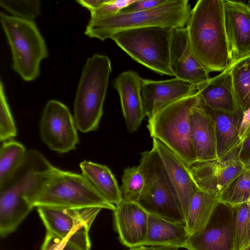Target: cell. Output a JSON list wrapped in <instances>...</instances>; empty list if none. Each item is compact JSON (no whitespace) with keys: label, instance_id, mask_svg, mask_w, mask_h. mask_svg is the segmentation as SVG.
<instances>
[{"label":"cell","instance_id":"44","mask_svg":"<svg viewBox=\"0 0 250 250\" xmlns=\"http://www.w3.org/2000/svg\"><path fill=\"white\" fill-rule=\"evenodd\" d=\"M250 203V202H249Z\"/></svg>","mask_w":250,"mask_h":250},{"label":"cell","instance_id":"9","mask_svg":"<svg viewBox=\"0 0 250 250\" xmlns=\"http://www.w3.org/2000/svg\"><path fill=\"white\" fill-rule=\"evenodd\" d=\"M42 141L60 153L75 149L79 137L73 116L63 103L50 100L46 104L39 124Z\"/></svg>","mask_w":250,"mask_h":250},{"label":"cell","instance_id":"26","mask_svg":"<svg viewBox=\"0 0 250 250\" xmlns=\"http://www.w3.org/2000/svg\"><path fill=\"white\" fill-rule=\"evenodd\" d=\"M250 196V166H245L218 195L219 202L234 206L247 202Z\"/></svg>","mask_w":250,"mask_h":250},{"label":"cell","instance_id":"23","mask_svg":"<svg viewBox=\"0 0 250 250\" xmlns=\"http://www.w3.org/2000/svg\"><path fill=\"white\" fill-rule=\"evenodd\" d=\"M82 174L107 201L114 205L123 201L117 181L106 166L84 161L80 164Z\"/></svg>","mask_w":250,"mask_h":250},{"label":"cell","instance_id":"33","mask_svg":"<svg viewBox=\"0 0 250 250\" xmlns=\"http://www.w3.org/2000/svg\"><path fill=\"white\" fill-rule=\"evenodd\" d=\"M89 229L83 228L78 230L69 239L62 250H90Z\"/></svg>","mask_w":250,"mask_h":250},{"label":"cell","instance_id":"22","mask_svg":"<svg viewBox=\"0 0 250 250\" xmlns=\"http://www.w3.org/2000/svg\"><path fill=\"white\" fill-rule=\"evenodd\" d=\"M189 236L185 224L148 214L147 233L142 246L186 248Z\"/></svg>","mask_w":250,"mask_h":250},{"label":"cell","instance_id":"35","mask_svg":"<svg viewBox=\"0 0 250 250\" xmlns=\"http://www.w3.org/2000/svg\"><path fill=\"white\" fill-rule=\"evenodd\" d=\"M166 0H135L132 4L120 11L121 13H131L145 11L157 7Z\"/></svg>","mask_w":250,"mask_h":250},{"label":"cell","instance_id":"7","mask_svg":"<svg viewBox=\"0 0 250 250\" xmlns=\"http://www.w3.org/2000/svg\"><path fill=\"white\" fill-rule=\"evenodd\" d=\"M172 29L161 26L130 29L110 39L138 63L161 75L174 76L169 64Z\"/></svg>","mask_w":250,"mask_h":250},{"label":"cell","instance_id":"43","mask_svg":"<svg viewBox=\"0 0 250 250\" xmlns=\"http://www.w3.org/2000/svg\"><path fill=\"white\" fill-rule=\"evenodd\" d=\"M249 250H250V246H249Z\"/></svg>","mask_w":250,"mask_h":250},{"label":"cell","instance_id":"42","mask_svg":"<svg viewBox=\"0 0 250 250\" xmlns=\"http://www.w3.org/2000/svg\"><path fill=\"white\" fill-rule=\"evenodd\" d=\"M248 202H250V196Z\"/></svg>","mask_w":250,"mask_h":250},{"label":"cell","instance_id":"30","mask_svg":"<svg viewBox=\"0 0 250 250\" xmlns=\"http://www.w3.org/2000/svg\"><path fill=\"white\" fill-rule=\"evenodd\" d=\"M0 5L13 16L33 21L40 15L41 3L40 0H0Z\"/></svg>","mask_w":250,"mask_h":250},{"label":"cell","instance_id":"29","mask_svg":"<svg viewBox=\"0 0 250 250\" xmlns=\"http://www.w3.org/2000/svg\"><path fill=\"white\" fill-rule=\"evenodd\" d=\"M122 183L120 189L123 200L137 203L144 186V179L139 166L125 168Z\"/></svg>","mask_w":250,"mask_h":250},{"label":"cell","instance_id":"11","mask_svg":"<svg viewBox=\"0 0 250 250\" xmlns=\"http://www.w3.org/2000/svg\"><path fill=\"white\" fill-rule=\"evenodd\" d=\"M241 146H239L221 159L196 161L188 165L190 174L198 188L218 196L245 167L240 159Z\"/></svg>","mask_w":250,"mask_h":250},{"label":"cell","instance_id":"6","mask_svg":"<svg viewBox=\"0 0 250 250\" xmlns=\"http://www.w3.org/2000/svg\"><path fill=\"white\" fill-rule=\"evenodd\" d=\"M144 186L137 203L148 214L186 225L173 186L156 149L141 153Z\"/></svg>","mask_w":250,"mask_h":250},{"label":"cell","instance_id":"13","mask_svg":"<svg viewBox=\"0 0 250 250\" xmlns=\"http://www.w3.org/2000/svg\"><path fill=\"white\" fill-rule=\"evenodd\" d=\"M157 151L173 186L185 223L190 202L199 189L194 181L188 165L162 141L153 138Z\"/></svg>","mask_w":250,"mask_h":250},{"label":"cell","instance_id":"5","mask_svg":"<svg viewBox=\"0 0 250 250\" xmlns=\"http://www.w3.org/2000/svg\"><path fill=\"white\" fill-rule=\"evenodd\" d=\"M198 93L178 100L164 107L148 120L147 129L188 165L197 161L190 135V114L198 104Z\"/></svg>","mask_w":250,"mask_h":250},{"label":"cell","instance_id":"41","mask_svg":"<svg viewBox=\"0 0 250 250\" xmlns=\"http://www.w3.org/2000/svg\"><path fill=\"white\" fill-rule=\"evenodd\" d=\"M248 4H248V5H249H249H250V0H249V2H248Z\"/></svg>","mask_w":250,"mask_h":250},{"label":"cell","instance_id":"20","mask_svg":"<svg viewBox=\"0 0 250 250\" xmlns=\"http://www.w3.org/2000/svg\"><path fill=\"white\" fill-rule=\"evenodd\" d=\"M190 135L197 161L217 159L214 123L199 103L191 110Z\"/></svg>","mask_w":250,"mask_h":250},{"label":"cell","instance_id":"24","mask_svg":"<svg viewBox=\"0 0 250 250\" xmlns=\"http://www.w3.org/2000/svg\"><path fill=\"white\" fill-rule=\"evenodd\" d=\"M219 202L218 196L198 189L189 204L186 226L189 235L203 229Z\"/></svg>","mask_w":250,"mask_h":250},{"label":"cell","instance_id":"38","mask_svg":"<svg viewBox=\"0 0 250 250\" xmlns=\"http://www.w3.org/2000/svg\"><path fill=\"white\" fill-rule=\"evenodd\" d=\"M179 248L167 246H143V250H178Z\"/></svg>","mask_w":250,"mask_h":250},{"label":"cell","instance_id":"17","mask_svg":"<svg viewBox=\"0 0 250 250\" xmlns=\"http://www.w3.org/2000/svg\"><path fill=\"white\" fill-rule=\"evenodd\" d=\"M101 209L99 208L82 209L37 208V211L46 231L62 238H66L81 229H90Z\"/></svg>","mask_w":250,"mask_h":250},{"label":"cell","instance_id":"37","mask_svg":"<svg viewBox=\"0 0 250 250\" xmlns=\"http://www.w3.org/2000/svg\"><path fill=\"white\" fill-rule=\"evenodd\" d=\"M107 0H78L76 1L92 12L99 8Z\"/></svg>","mask_w":250,"mask_h":250},{"label":"cell","instance_id":"36","mask_svg":"<svg viewBox=\"0 0 250 250\" xmlns=\"http://www.w3.org/2000/svg\"><path fill=\"white\" fill-rule=\"evenodd\" d=\"M240 159L245 166H250V129L246 138L242 143Z\"/></svg>","mask_w":250,"mask_h":250},{"label":"cell","instance_id":"10","mask_svg":"<svg viewBox=\"0 0 250 250\" xmlns=\"http://www.w3.org/2000/svg\"><path fill=\"white\" fill-rule=\"evenodd\" d=\"M188 250H234L232 206L218 202L205 226L189 235Z\"/></svg>","mask_w":250,"mask_h":250},{"label":"cell","instance_id":"40","mask_svg":"<svg viewBox=\"0 0 250 250\" xmlns=\"http://www.w3.org/2000/svg\"><path fill=\"white\" fill-rule=\"evenodd\" d=\"M249 247H248L247 248H246V249L244 250H249Z\"/></svg>","mask_w":250,"mask_h":250},{"label":"cell","instance_id":"4","mask_svg":"<svg viewBox=\"0 0 250 250\" xmlns=\"http://www.w3.org/2000/svg\"><path fill=\"white\" fill-rule=\"evenodd\" d=\"M190 5L188 0H166L153 8L139 12L121 13L93 22H88L85 34L104 41L115 33L130 29L161 26L184 27L188 20Z\"/></svg>","mask_w":250,"mask_h":250},{"label":"cell","instance_id":"21","mask_svg":"<svg viewBox=\"0 0 250 250\" xmlns=\"http://www.w3.org/2000/svg\"><path fill=\"white\" fill-rule=\"evenodd\" d=\"M199 104L214 121L217 159H221L242 145L239 130L244 112L241 110L233 113L214 110L204 105L200 101Z\"/></svg>","mask_w":250,"mask_h":250},{"label":"cell","instance_id":"31","mask_svg":"<svg viewBox=\"0 0 250 250\" xmlns=\"http://www.w3.org/2000/svg\"><path fill=\"white\" fill-rule=\"evenodd\" d=\"M17 129L12 115L2 82L0 83V140L5 142L17 136Z\"/></svg>","mask_w":250,"mask_h":250},{"label":"cell","instance_id":"27","mask_svg":"<svg viewBox=\"0 0 250 250\" xmlns=\"http://www.w3.org/2000/svg\"><path fill=\"white\" fill-rule=\"evenodd\" d=\"M27 150L21 143L9 140L0 148V186L3 185L20 166Z\"/></svg>","mask_w":250,"mask_h":250},{"label":"cell","instance_id":"16","mask_svg":"<svg viewBox=\"0 0 250 250\" xmlns=\"http://www.w3.org/2000/svg\"><path fill=\"white\" fill-rule=\"evenodd\" d=\"M116 207L114 225L121 243L130 249L142 246L147 233L148 213L136 202L123 200Z\"/></svg>","mask_w":250,"mask_h":250},{"label":"cell","instance_id":"39","mask_svg":"<svg viewBox=\"0 0 250 250\" xmlns=\"http://www.w3.org/2000/svg\"><path fill=\"white\" fill-rule=\"evenodd\" d=\"M128 250H143V246L130 249Z\"/></svg>","mask_w":250,"mask_h":250},{"label":"cell","instance_id":"15","mask_svg":"<svg viewBox=\"0 0 250 250\" xmlns=\"http://www.w3.org/2000/svg\"><path fill=\"white\" fill-rule=\"evenodd\" d=\"M196 92V86L177 78L164 81L143 79L141 95L145 115L149 119L168 104Z\"/></svg>","mask_w":250,"mask_h":250},{"label":"cell","instance_id":"2","mask_svg":"<svg viewBox=\"0 0 250 250\" xmlns=\"http://www.w3.org/2000/svg\"><path fill=\"white\" fill-rule=\"evenodd\" d=\"M33 208L82 209L99 208L113 211L116 206L107 201L81 174L53 166L30 203Z\"/></svg>","mask_w":250,"mask_h":250},{"label":"cell","instance_id":"3","mask_svg":"<svg viewBox=\"0 0 250 250\" xmlns=\"http://www.w3.org/2000/svg\"><path fill=\"white\" fill-rule=\"evenodd\" d=\"M111 71L109 59L102 54L88 58L83 66L73 107L74 121L80 131L86 133L98 128Z\"/></svg>","mask_w":250,"mask_h":250},{"label":"cell","instance_id":"12","mask_svg":"<svg viewBox=\"0 0 250 250\" xmlns=\"http://www.w3.org/2000/svg\"><path fill=\"white\" fill-rule=\"evenodd\" d=\"M169 64L173 76L197 86L210 78L209 72L192 54L187 27L171 31Z\"/></svg>","mask_w":250,"mask_h":250},{"label":"cell","instance_id":"28","mask_svg":"<svg viewBox=\"0 0 250 250\" xmlns=\"http://www.w3.org/2000/svg\"><path fill=\"white\" fill-rule=\"evenodd\" d=\"M234 216L235 249L244 250L250 246V203L232 206Z\"/></svg>","mask_w":250,"mask_h":250},{"label":"cell","instance_id":"32","mask_svg":"<svg viewBox=\"0 0 250 250\" xmlns=\"http://www.w3.org/2000/svg\"><path fill=\"white\" fill-rule=\"evenodd\" d=\"M135 0H107L99 8L91 12L89 22L97 21L119 13Z\"/></svg>","mask_w":250,"mask_h":250},{"label":"cell","instance_id":"19","mask_svg":"<svg viewBox=\"0 0 250 250\" xmlns=\"http://www.w3.org/2000/svg\"><path fill=\"white\" fill-rule=\"evenodd\" d=\"M231 64L220 74L196 86L202 104L214 110L229 113L240 110L233 88Z\"/></svg>","mask_w":250,"mask_h":250},{"label":"cell","instance_id":"14","mask_svg":"<svg viewBox=\"0 0 250 250\" xmlns=\"http://www.w3.org/2000/svg\"><path fill=\"white\" fill-rule=\"evenodd\" d=\"M223 3L225 30L233 63L250 56V6L235 0H223Z\"/></svg>","mask_w":250,"mask_h":250},{"label":"cell","instance_id":"1","mask_svg":"<svg viewBox=\"0 0 250 250\" xmlns=\"http://www.w3.org/2000/svg\"><path fill=\"white\" fill-rule=\"evenodd\" d=\"M186 27L192 54L209 73L222 72L232 63L223 0H198Z\"/></svg>","mask_w":250,"mask_h":250},{"label":"cell","instance_id":"8","mask_svg":"<svg viewBox=\"0 0 250 250\" xmlns=\"http://www.w3.org/2000/svg\"><path fill=\"white\" fill-rule=\"evenodd\" d=\"M0 22L10 45L12 67L25 81L36 79L42 60L48 56L45 41L33 21L0 13Z\"/></svg>","mask_w":250,"mask_h":250},{"label":"cell","instance_id":"25","mask_svg":"<svg viewBox=\"0 0 250 250\" xmlns=\"http://www.w3.org/2000/svg\"><path fill=\"white\" fill-rule=\"evenodd\" d=\"M231 74L238 108L244 113L250 108V56L233 63Z\"/></svg>","mask_w":250,"mask_h":250},{"label":"cell","instance_id":"18","mask_svg":"<svg viewBox=\"0 0 250 250\" xmlns=\"http://www.w3.org/2000/svg\"><path fill=\"white\" fill-rule=\"evenodd\" d=\"M143 79L133 70L124 71L113 86L119 93L123 114L129 132L136 131L146 116L141 95Z\"/></svg>","mask_w":250,"mask_h":250},{"label":"cell","instance_id":"34","mask_svg":"<svg viewBox=\"0 0 250 250\" xmlns=\"http://www.w3.org/2000/svg\"><path fill=\"white\" fill-rule=\"evenodd\" d=\"M74 233L65 238H62L52 233L46 231L41 250H62L66 242Z\"/></svg>","mask_w":250,"mask_h":250}]
</instances>
